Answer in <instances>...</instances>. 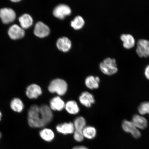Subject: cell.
Masks as SVG:
<instances>
[{"label": "cell", "mask_w": 149, "mask_h": 149, "mask_svg": "<svg viewBox=\"0 0 149 149\" xmlns=\"http://www.w3.org/2000/svg\"><path fill=\"white\" fill-rule=\"evenodd\" d=\"M53 117L52 109L49 106L43 105L39 107L33 105L28 111V123L32 128L44 127L51 122Z\"/></svg>", "instance_id": "obj_1"}, {"label": "cell", "mask_w": 149, "mask_h": 149, "mask_svg": "<svg viewBox=\"0 0 149 149\" xmlns=\"http://www.w3.org/2000/svg\"><path fill=\"white\" fill-rule=\"evenodd\" d=\"M68 85L64 80L60 79H54L48 86V91L52 93H56L60 96H63L67 92Z\"/></svg>", "instance_id": "obj_2"}, {"label": "cell", "mask_w": 149, "mask_h": 149, "mask_svg": "<svg viewBox=\"0 0 149 149\" xmlns=\"http://www.w3.org/2000/svg\"><path fill=\"white\" fill-rule=\"evenodd\" d=\"M100 68L104 74L111 75L118 72L116 61L114 58H107L100 63Z\"/></svg>", "instance_id": "obj_3"}, {"label": "cell", "mask_w": 149, "mask_h": 149, "mask_svg": "<svg viewBox=\"0 0 149 149\" xmlns=\"http://www.w3.org/2000/svg\"><path fill=\"white\" fill-rule=\"evenodd\" d=\"M74 137L78 142L83 141L84 137L83 130L86 125V121L83 117L79 116L76 118L74 121Z\"/></svg>", "instance_id": "obj_4"}, {"label": "cell", "mask_w": 149, "mask_h": 149, "mask_svg": "<svg viewBox=\"0 0 149 149\" xmlns=\"http://www.w3.org/2000/svg\"><path fill=\"white\" fill-rule=\"evenodd\" d=\"M136 52L139 57H149V41L145 39H140L137 43Z\"/></svg>", "instance_id": "obj_5"}, {"label": "cell", "mask_w": 149, "mask_h": 149, "mask_svg": "<svg viewBox=\"0 0 149 149\" xmlns=\"http://www.w3.org/2000/svg\"><path fill=\"white\" fill-rule=\"evenodd\" d=\"M16 17V13L12 9L3 8L0 10V18L3 23H12L14 21Z\"/></svg>", "instance_id": "obj_6"}, {"label": "cell", "mask_w": 149, "mask_h": 149, "mask_svg": "<svg viewBox=\"0 0 149 149\" xmlns=\"http://www.w3.org/2000/svg\"><path fill=\"white\" fill-rule=\"evenodd\" d=\"M71 13V9L68 5L60 4L57 6L54 9V15L57 18H64L65 16L69 15Z\"/></svg>", "instance_id": "obj_7"}, {"label": "cell", "mask_w": 149, "mask_h": 149, "mask_svg": "<svg viewBox=\"0 0 149 149\" xmlns=\"http://www.w3.org/2000/svg\"><path fill=\"white\" fill-rule=\"evenodd\" d=\"M122 127L124 131L130 133L135 138L138 139L141 137L140 132L132 121L124 120L122 123Z\"/></svg>", "instance_id": "obj_8"}, {"label": "cell", "mask_w": 149, "mask_h": 149, "mask_svg": "<svg viewBox=\"0 0 149 149\" xmlns=\"http://www.w3.org/2000/svg\"><path fill=\"white\" fill-rule=\"evenodd\" d=\"M8 34L11 39L17 40L21 39L25 36L24 29L16 24L13 25L9 28Z\"/></svg>", "instance_id": "obj_9"}, {"label": "cell", "mask_w": 149, "mask_h": 149, "mask_svg": "<svg viewBox=\"0 0 149 149\" xmlns=\"http://www.w3.org/2000/svg\"><path fill=\"white\" fill-rule=\"evenodd\" d=\"M50 33L49 27L42 22H38L35 25L34 33L36 36L43 38L48 36Z\"/></svg>", "instance_id": "obj_10"}, {"label": "cell", "mask_w": 149, "mask_h": 149, "mask_svg": "<svg viewBox=\"0 0 149 149\" xmlns=\"http://www.w3.org/2000/svg\"><path fill=\"white\" fill-rule=\"evenodd\" d=\"M41 88L36 84H33L27 87L26 95L30 99H36L42 95Z\"/></svg>", "instance_id": "obj_11"}, {"label": "cell", "mask_w": 149, "mask_h": 149, "mask_svg": "<svg viewBox=\"0 0 149 149\" xmlns=\"http://www.w3.org/2000/svg\"><path fill=\"white\" fill-rule=\"evenodd\" d=\"M56 128L59 133L64 135L72 134L74 132V125L72 122L65 123L58 125Z\"/></svg>", "instance_id": "obj_12"}, {"label": "cell", "mask_w": 149, "mask_h": 149, "mask_svg": "<svg viewBox=\"0 0 149 149\" xmlns=\"http://www.w3.org/2000/svg\"><path fill=\"white\" fill-rule=\"evenodd\" d=\"M79 100L83 105L87 107H91L95 102L94 96L87 92L82 93L79 96Z\"/></svg>", "instance_id": "obj_13"}, {"label": "cell", "mask_w": 149, "mask_h": 149, "mask_svg": "<svg viewBox=\"0 0 149 149\" xmlns=\"http://www.w3.org/2000/svg\"><path fill=\"white\" fill-rule=\"evenodd\" d=\"M65 102L59 96L52 98L50 102V108L54 111H60L65 107Z\"/></svg>", "instance_id": "obj_14"}, {"label": "cell", "mask_w": 149, "mask_h": 149, "mask_svg": "<svg viewBox=\"0 0 149 149\" xmlns=\"http://www.w3.org/2000/svg\"><path fill=\"white\" fill-rule=\"evenodd\" d=\"M56 45L59 50L66 52L70 50L71 47L72 43L71 41L68 37H63L58 39Z\"/></svg>", "instance_id": "obj_15"}, {"label": "cell", "mask_w": 149, "mask_h": 149, "mask_svg": "<svg viewBox=\"0 0 149 149\" xmlns=\"http://www.w3.org/2000/svg\"><path fill=\"white\" fill-rule=\"evenodd\" d=\"M120 38L123 42L124 47L126 49H130L135 46V39L131 35L123 34L121 35Z\"/></svg>", "instance_id": "obj_16"}, {"label": "cell", "mask_w": 149, "mask_h": 149, "mask_svg": "<svg viewBox=\"0 0 149 149\" xmlns=\"http://www.w3.org/2000/svg\"><path fill=\"white\" fill-rule=\"evenodd\" d=\"M132 122L136 127L141 129H144L148 126V121L144 117L135 115L133 116Z\"/></svg>", "instance_id": "obj_17"}, {"label": "cell", "mask_w": 149, "mask_h": 149, "mask_svg": "<svg viewBox=\"0 0 149 149\" xmlns=\"http://www.w3.org/2000/svg\"><path fill=\"white\" fill-rule=\"evenodd\" d=\"M20 26L23 29H27L33 25V19L28 14H24L19 18Z\"/></svg>", "instance_id": "obj_18"}, {"label": "cell", "mask_w": 149, "mask_h": 149, "mask_svg": "<svg viewBox=\"0 0 149 149\" xmlns=\"http://www.w3.org/2000/svg\"><path fill=\"white\" fill-rule=\"evenodd\" d=\"M100 82V79L98 77L89 76L86 79L85 84L88 88L93 89L98 88Z\"/></svg>", "instance_id": "obj_19"}, {"label": "cell", "mask_w": 149, "mask_h": 149, "mask_svg": "<svg viewBox=\"0 0 149 149\" xmlns=\"http://www.w3.org/2000/svg\"><path fill=\"white\" fill-rule=\"evenodd\" d=\"M40 135L42 139L47 142H50L53 141L55 137L54 132L48 128H44L41 130Z\"/></svg>", "instance_id": "obj_20"}, {"label": "cell", "mask_w": 149, "mask_h": 149, "mask_svg": "<svg viewBox=\"0 0 149 149\" xmlns=\"http://www.w3.org/2000/svg\"><path fill=\"white\" fill-rule=\"evenodd\" d=\"M65 108L67 111L71 114H77L79 111V107L77 102L73 100L67 102Z\"/></svg>", "instance_id": "obj_21"}, {"label": "cell", "mask_w": 149, "mask_h": 149, "mask_svg": "<svg viewBox=\"0 0 149 149\" xmlns=\"http://www.w3.org/2000/svg\"><path fill=\"white\" fill-rule=\"evenodd\" d=\"M11 109L15 111L20 113L23 111L24 105L22 100L18 98H15L10 103Z\"/></svg>", "instance_id": "obj_22"}, {"label": "cell", "mask_w": 149, "mask_h": 149, "mask_svg": "<svg viewBox=\"0 0 149 149\" xmlns=\"http://www.w3.org/2000/svg\"><path fill=\"white\" fill-rule=\"evenodd\" d=\"M83 132L84 137L88 139H94L96 135L95 128L92 126H85Z\"/></svg>", "instance_id": "obj_23"}, {"label": "cell", "mask_w": 149, "mask_h": 149, "mask_svg": "<svg viewBox=\"0 0 149 149\" xmlns=\"http://www.w3.org/2000/svg\"><path fill=\"white\" fill-rule=\"evenodd\" d=\"M84 23V20L81 16H77L71 22V25L74 29H79L83 27Z\"/></svg>", "instance_id": "obj_24"}, {"label": "cell", "mask_w": 149, "mask_h": 149, "mask_svg": "<svg viewBox=\"0 0 149 149\" xmlns=\"http://www.w3.org/2000/svg\"><path fill=\"white\" fill-rule=\"evenodd\" d=\"M139 111L141 114H149V102H143L139 106Z\"/></svg>", "instance_id": "obj_25"}, {"label": "cell", "mask_w": 149, "mask_h": 149, "mask_svg": "<svg viewBox=\"0 0 149 149\" xmlns=\"http://www.w3.org/2000/svg\"><path fill=\"white\" fill-rule=\"evenodd\" d=\"M145 74L147 79L149 80V65L145 68Z\"/></svg>", "instance_id": "obj_26"}, {"label": "cell", "mask_w": 149, "mask_h": 149, "mask_svg": "<svg viewBox=\"0 0 149 149\" xmlns=\"http://www.w3.org/2000/svg\"><path fill=\"white\" fill-rule=\"evenodd\" d=\"M72 149H89L84 146H77L74 147Z\"/></svg>", "instance_id": "obj_27"}, {"label": "cell", "mask_w": 149, "mask_h": 149, "mask_svg": "<svg viewBox=\"0 0 149 149\" xmlns=\"http://www.w3.org/2000/svg\"><path fill=\"white\" fill-rule=\"evenodd\" d=\"M20 1H19V0H14V1H12L14 3L18 2H19Z\"/></svg>", "instance_id": "obj_28"}, {"label": "cell", "mask_w": 149, "mask_h": 149, "mask_svg": "<svg viewBox=\"0 0 149 149\" xmlns=\"http://www.w3.org/2000/svg\"><path fill=\"white\" fill-rule=\"evenodd\" d=\"M1 116H2L1 113V112L0 111V121L1 120Z\"/></svg>", "instance_id": "obj_29"}, {"label": "cell", "mask_w": 149, "mask_h": 149, "mask_svg": "<svg viewBox=\"0 0 149 149\" xmlns=\"http://www.w3.org/2000/svg\"><path fill=\"white\" fill-rule=\"evenodd\" d=\"M1 132H0V139H1Z\"/></svg>", "instance_id": "obj_30"}]
</instances>
